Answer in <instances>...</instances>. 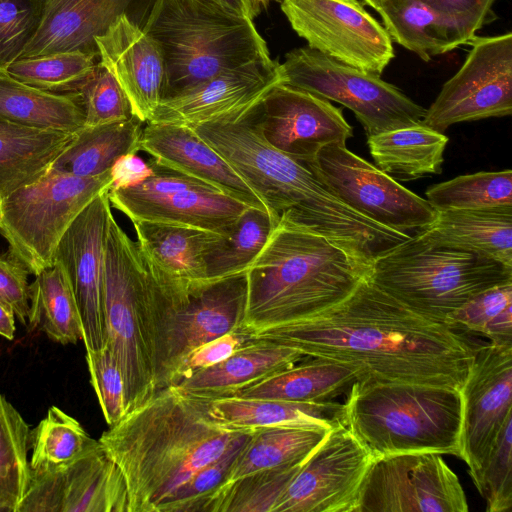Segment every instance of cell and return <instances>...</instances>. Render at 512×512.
I'll return each instance as SVG.
<instances>
[{
    "label": "cell",
    "instance_id": "obj_20",
    "mask_svg": "<svg viewBox=\"0 0 512 512\" xmlns=\"http://www.w3.org/2000/svg\"><path fill=\"white\" fill-rule=\"evenodd\" d=\"M264 139L274 148L305 164L332 143H345L353 129L342 110L328 100L279 83L253 108Z\"/></svg>",
    "mask_w": 512,
    "mask_h": 512
},
{
    "label": "cell",
    "instance_id": "obj_8",
    "mask_svg": "<svg viewBox=\"0 0 512 512\" xmlns=\"http://www.w3.org/2000/svg\"><path fill=\"white\" fill-rule=\"evenodd\" d=\"M246 302V272L189 286L159 282L147 272L146 319L156 391L175 384L194 349L242 331Z\"/></svg>",
    "mask_w": 512,
    "mask_h": 512
},
{
    "label": "cell",
    "instance_id": "obj_15",
    "mask_svg": "<svg viewBox=\"0 0 512 512\" xmlns=\"http://www.w3.org/2000/svg\"><path fill=\"white\" fill-rule=\"evenodd\" d=\"M374 458L344 423L306 458L273 512H358Z\"/></svg>",
    "mask_w": 512,
    "mask_h": 512
},
{
    "label": "cell",
    "instance_id": "obj_51",
    "mask_svg": "<svg viewBox=\"0 0 512 512\" xmlns=\"http://www.w3.org/2000/svg\"><path fill=\"white\" fill-rule=\"evenodd\" d=\"M28 275L27 269L9 253L0 255V301L24 326L29 313Z\"/></svg>",
    "mask_w": 512,
    "mask_h": 512
},
{
    "label": "cell",
    "instance_id": "obj_44",
    "mask_svg": "<svg viewBox=\"0 0 512 512\" xmlns=\"http://www.w3.org/2000/svg\"><path fill=\"white\" fill-rule=\"evenodd\" d=\"M447 324L482 333L495 343L512 344V282L475 295L449 316Z\"/></svg>",
    "mask_w": 512,
    "mask_h": 512
},
{
    "label": "cell",
    "instance_id": "obj_40",
    "mask_svg": "<svg viewBox=\"0 0 512 512\" xmlns=\"http://www.w3.org/2000/svg\"><path fill=\"white\" fill-rule=\"evenodd\" d=\"M97 443L79 421L59 407L51 406L46 416L30 430V469L40 471L69 463Z\"/></svg>",
    "mask_w": 512,
    "mask_h": 512
},
{
    "label": "cell",
    "instance_id": "obj_5",
    "mask_svg": "<svg viewBox=\"0 0 512 512\" xmlns=\"http://www.w3.org/2000/svg\"><path fill=\"white\" fill-rule=\"evenodd\" d=\"M142 28L164 59L162 100L223 72L270 59L253 20L209 0H153Z\"/></svg>",
    "mask_w": 512,
    "mask_h": 512
},
{
    "label": "cell",
    "instance_id": "obj_56",
    "mask_svg": "<svg viewBox=\"0 0 512 512\" xmlns=\"http://www.w3.org/2000/svg\"><path fill=\"white\" fill-rule=\"evenodd\" d=\"M254 6L261 12L262 8H267L271 2L281 3L282 0H251Z\"/></svg>",
    "mask_w": 512,
    "mask_h": 512
},
{
    "label": "cell",
    "instance_id": "obj_42",
    "mask_svg": "<svg viewBox=\"0 0 512 512\" xmlns=\"http://www.w3.org/2000/svg\"><path fill=\"white\" fill-rule=\"evenodd\" d=\"M97 57L80 51L22 57L6 70L14 79L52 93H77L93 72Z\"/></svg>",
    "mask_w": 512,
    "mask_h": 512
},
{
    "label": "cell",
    "instance_id": "obj_21",
    "mask_svg": "<svg viewBox=\"0 0 512 512\" xmlns=\"http://www.w3.org/2000/svg\"><path fill=\"white\" fill-rule=\"evenodd\" d=\"M281 82L277 60L255 61L163 99L150 122L194 128L252 108Z\"/></svg>",
    "mask_w": 512,
    "mask_h": 512
},
{
    "label": "cell",
    "instance_id": "obj_19",
    "mask_svg": "<svg viewBox=\"0 0 512 512\" xmlns=\"http://www.w3.org/2000/svg\"><path fill=\"white\" fill-rule=\"evenodd\" d=\"M111 208L108 191L96 196L67 228L54 253L74 293L87 351L106 346L102 285Z\"/></svg>",
    "mask_w": 512,
    "mask_h": 512
},
{
    "label": "cell",
    "instance_id": "obj_25",
    "mask_svg": "<svg viewBox=\"0 0 512 512\" xmlns=\"http://www.w3.org/2000/svg\"><path fill=\"white\" fill-rule=\"evenodd\" d=\"M136 243L149 276L189 286L207 281V258L224 235L183 225L132 222Z\"/></svg>",
    "mask_w": 512,
    "mask_h": 512
},
{
    "label": "cell",
    "instance_id": "obj_37",
    "mask_svg": "<svg viewBox=\"0 0 512 512\" xmlns=\"http://www.w3.org/2000/svg\"><path fill=\"white\" fill-rule=\"evenodd\" d=\"M329 431L300 427H275L254 431L218 488L255 472L305 460Z\"/></svg>",
    "mask_w": 512,
    "mask_h": 512
},
{
    "label": "cell",
    "instance_id": "obj_46",
    "mask_svg": "<svg viewBox=\"0 0 512 512\" xmlns=\"http://www.w3.org/2000/svg\"><path fill=\"white\" fill-rule=\"evenodd\" d=\"M253 432L240 433L218 459L192 475L159 507L157 512L201 511L203 502L224 481L234 460Z\"/></svg>",
    "mask_w": 512,
    "mask_h": 512
},
{
    "label": "cell",
    "instance_id": "obj_30",
    "mask_svg": "<svg viewBox=\"0 0 512 512\" xmlns=\"http://www.w3.org/2000/svg\"><path fill=\"white\" fill-rule=\"evenodd\" d=\"M363 376L356 365L322 357L306 360L237 391L242 398L291 402L329 401Z\"/></svg>",
    "mask_w": 512,
    "mask_h": 512
},
{
    "label": "cell",
    "instance_id": "obj_9",
    "mask_svg": "<svg viewBox=\"0 0 512 512\" xmlns=\"http://www.w3.org/2000/svg\"><path fill=\"white\" fill-rule=\"evenodd\" d=\"M146 287L147 270L137 243L112 215L105 244L102 301L106 345L123 375L126 413L156 392L147 332Z\"/></svg>",
    "mask_w": 512,
    "mask_h": 512
},
{
    "label": "cell",
    "instance_id": "obj_35",
    "mask_svg": "<svg viewBox=\"0 0 512 512\" xmlns=\"http://www.w3.org/2000/svg\"><path fill=\"white\" fill-rule=\"evenodd\" d=\"M378 12L392 41L424 61L471 41L419 0H384Z\"/></svg>",
    "mask_w": 512,
    "mask_h": 512
},
{
    "label": "cell",
    "instance_id": "obj_41",
    "mask_svg": "<svg viewBox=\"0 0 512 512\" xmlns=\"http://www.w3.org/2000/svg\"><path fill=\"white\" fill-rule=\"evenodd\" d=\"M275 223L268 212L249 207L232 232L212 249L207 258V281L246 272L267 241Z\"/></svg>",
    "mask_w": 512,
    "mask_h": 512
},
{
    "label": "cell",
    "instance_id": "obj_32",
    "mask_svg": "<svg viewBox=\"0 0 512 512\" xmlns=\"http://www.w3.org/2000/svg\"><path fill=\"white\" fill-rule=\"evenodd\" d=\"M143 124L132 116L126 120L84 126L48 168L78 177L105 173L121 156L140 151Z\"/></svg>",
    "mask_w": 512,
    "mask_h": 512
},
{
    "label": "cell",
    "instance_id": "obj_52",
    "mask_svg": "<svg viewBox=\"0 0 512 512\" xmlns=\"http://www.w3.org/2000/svg\"><path fill=\"white\" fill-rule=\"evenodd\" d=\"M248 339L242 331H234L200 345L184 358L174 385L197 371L224 361Z\"/></svg>",
    "mask_w": 512,
    "mask_h": 512
},
{
    "label": "cell",
    "instance_id": "obj_28",
    "mask_svg": "<svg viewBox=\"0 0 512 512\" xmlns=\"http://www.w3.org/2000/svg\"><path fill=\"white\" fill-rule=\"evenodd\" d=\"M208 416L234 432L275 427L331 430L344 423V404L335 401L291 402L264 398L226 396L205 400Z\"/></svg>",
    "mask_w": 512,
    "mask_h": 512
},
{
    "label": "cell",
    "instance_id": "obj_29",
    "mask_svg": "<svg viewBox=\"0 0 512 512\" xmlns=\"http://www.w3.org/2000/svg\"><path fill=\"white\" fill-rule=\"evenodd\" d=\"M416 233L512 267V206L436 212L432 223Z\"/></svg>",
    "mask_w": 512,
    "mask_h": 512
},
{
    "label": "cell",
    "instance_id": "obj_27",
    "mask_svg": "<svg viewBox=\"0 0 512 512\" xmlns=\"http://www.w3.org/2000/svg\"><path fill=\"white\" fill-rule=\"evenodd\" d=\"M305 357L296 348L266 339L249 338L224 361L197 371L176 385L187 394L208 401L234 395L294 366Z\"/></svg>",
    "mask_w": 512,
    "mask_h": 512
},
{
    "label": "cell",
    "instance_id": "obj_48",
    "mask_svg": "<svg viewBox=\"0 0 512 512\" xmlns=\"http://www.w3.org/2000/svg\"><path fill=\"white\" fill-rule=\"evenodd\" d=\"M77 93L85 114L84 126L126 120L133 116L125 93L100 62Z\"/></svg>",
    "mask_w": 512,
    "mask_h": 512
},
{
    "label": "cell",
    "instance_id": "obj_23",
    "mask_svg": "<svg viewBox=\"0 0 512 512\" xmlns=\"http://www.w3.org/2000/svg\"><path fill=\"white\" fill-rule=\"evenodd\" d=\"M111 207L135 221L194 227L224 236L251 206L216 188L199 183L160 195H140L127 189L109 190Z\"/></svg>",
    "mask_w": 512,
    "mask_h": 512
},
{
    "label": "cell",
    "instance_id": "obj_10",
    "mask_svg": "<svg viewBox=\"0 0 512 512\" xmlns=\"http://www.w3.org/2000/svg\"><path fill=\"white\" fill-rule=\"evenodd\" d=\"M111 184L110 170L78 177L48 168L0 199V233L8 253L34 276L53 266L56 247L67 228Z\"/></svg>",
    "mask_w": 512,
    "mask_h": 512
},
{
    "label": "cell",
    "instance_id": "obj_47",
    "mask_svg": "<svg viewBox=\"0 0 512 512\" xmlns=\"http://www.w3.org/2000/svg\"><path fill=\"white\" fill-rule=\"evenodd\" d=\"M486 511L505 512L512 506V417L508 418L474 482Z\"/></svg>",
    "mask_w": 512,
    "mask_h": 512
},
{
    "label": "cell",
    "instance_id": "obj_7",
    "mask_svg": "<svg viewBox=\"0 0 512 512\" xmlns=\"http://www.w3.org/2000/svg\"><path fill=\"white\" fill-rule=\"evenodd\" d=\"M368 279L413 311L447 323L475 295L512 282V267L415 233L375 257Z\"/></svg>",
    "mask_w": 512,
    "mask_h": 512
},
{
    "label": "cell",
    "instance_id": "obj_24",
    "mask_svg": "<svg viewBox=\"0 0 512 512\" xmlns=\"http://www.w3.org/2000/svg\"><path fill=\"white\" fill-rule=\"evenodd\" d=\"M140 151L149 154L150 161L161 167L198 179L228 196L269 213L240 174L187 126L146 123Z\"/></svg>",
    "mask_w": 512,
    "mask_h": 512
},
{
    "label": "cell",
    "instance_id": "obj_49",
    "mask_svg": "<svg viewBox=\"0 0 512 512\" xmlns=\"http://www.w3.org/2000/svg\"><path fill=\"white\" fill-rule=\"evenodd\" d=\"M85 358L91 385L110 427L126 413L125 384L119 363L107 345L98 351L86 350Z\"/></svg>",
    "mask_w": 512,
    "mask_h": 512
},
{
    "label": "cell",
    "instance_id": "obj_12",
    "mask_svg": "<svg viewBox=\"0 0 512 512\" xmlns=\"http://www.w3.org/2000/svg\"><path fill=\"white\" fill-rule=\"evenodd\" d=\"M303 165L342 203L386 228L418 232L436 216L426 199L352 153L345 143L323 147Z\"/></svg>",
    "mask_w": 512,
    "mask_h": 512
},
{
    "label": "cell",
    "instance_id": "obj_53",
    "mask_svg": "<svg viewBox=\"0 0 512 512\" xmlns=\"http://www.w3.org/2000/svg\"><path fill=\"white\" fill-rule=\"evenodd\" d=\"M112 184L109 190H121L138 186L153 176V167L137 153L118 158L110 168Z\"/></svg>",
    "mask_w": 512,
    "mask_h": 512
},
{
    "label": "cell",
    "instance_id": "obj_1",
    "mask_svg": "<svg viewBox=\"0 0 512 512\" xmlns=\"http://www.w3.org/2000/svg\"><path fill=\"white\" fill-rule=\"evenodd\" d=\"M358 366L381 382L461 390L475 345L456 327L408 308L368 278L343 302L297 323L248 336Z\"/></svg>",
    "mask_w": 512,
    "mask_h": 512
},
{
    "label": "cell",
    "instance_id": "obj_33",
    "mask_svg": "<svg viewBox=\"0 0 512 512\" xmlns=\"http://www.w3.org/2000/svg\"><path fill=\"white\" fill-rule=\"evenodd\" d=\"M0 118L14 124L63 133L85 125L78 93H52L24 84L0 72Z\"/></svg>",
    "mask_w": 512,
    "mask_h": 512
},
{
    "label": "cell",
    "instance_id": "obj_6",
    "mask_svg": "<svg viewBox=\"0 0 512 512\" xmlns=\"http://www.w3.org/2000/svg\"><path fill=\"white\" fill-rule=\"evenodd\" d=\"M252 108L191 129L240 174L275 224L285 218L315 233L330 234L343 221L346 206L302 163L264 139Z\"/></svg>",
    "mask_w": 512,
    "mask_h": 512
},
{
    "label": "cell",
    "instance_id": "obj_3",
    "mask_svg": "<svg viewBox=\"0 0 512 512\" xmlns=\"http://www.w3.org/2000/svg\"><path fill=\"white\" fill-rule=\"evenodd\" d=\"M370 266L350 249L279 218L246 269L242 332L250 336L324 313L368 278Z\"/></svg>",
    "mask_w": 512,
    "mask_h": 512
},
{
    "label": "cell",
    "instance_id": "obj_31",
    "mask_svg": "<svg viewBox=\"0 0 512 512\" xmlns=\"http://www.w3.org/2000/svg\"><path fill=\"white\" fill-rule=\"evenodd\" d=\"M448 137L423 123L367 135L375 166L396 181L441 173Z\"/></svg>",
    "mask_w": 512,
    "mask_h": 512
},
{
    "label": "cell",
    "instance_id": "obj_26",
    "mask_svg": "<svg viewBox=\"0 0 512 512\" xmlns=\"http://www.w3.org/2000/svg\"><path fill=\"white\" fill-rule=\"evenodd\" d=\"M136 1L45 0L40 27L22 57L70 51L98 57L95 39L128 15Z\"/></svg>",
    "mask_w": 512,
    "mask_h": 512
},
{
    "label": "cell",
    "instance_id": "obj_39",
    "mask_svg": "<svg viewBox=\"0 0 512 512\" xmlns=\"http://www.w3.org/2000/svg\"><path fill=\"white\" fill-rule=\"evenodd\" d=\"M425 195L436 212L512 206V171L461 175L430 186Z\"/></svg>",
    "mask_w": 512,
    "mask_h": 512
},
{
    "label": "cell",
    "instance_id": "obj_14",
    "mask_svg": "<svg viewBox=\"0 0 512 512\" xmlns=\"http://www.w3.org/2000/svg\"><path fill=\"white\" fill-rule=\"evenodd\" d=\"M464 64L445 82L422 123L443 133L453 124L512 113V33L475 36Z\"/></svg>",
    "mask_w": 512,
    "mask_h": 512
},
{
    "label": "cell",
    "instance_id": "obj_43",
    "mask_svg": "<svg viewBox=\"0 0 512 512\" xmlns=\"http://www.w3.org/2000/svg\"><path fill=\"white\" fill-rule=\"evenodd\" d=\"M29 437L28 423L0 393V490L18 507L31 479Z\"/></svg>",
    "mask_w": 512,
    "mask_h": 512
},
{
    "label": "cell",
    "instance_id": "obj_50",
    "mask_svg": "<svg viewBox=\"0 0 512 512\" xmlns=\"http://www.w3.org/2000/svg\"><path fill=\"white\" fill-rule=\"evenodd\" d=\"M439 17L458 27L470 40L489 19L495 0H419Z\"/></svg>",
    "mask_w": 512,
    "mask_h": 512
},
{
    "label": "cell",
    "instance_id": "obj_11",
    "mask_svg": "<svg viewBox=\"0 0 512 512\" xmlns=\"http://www.w3.org/2000/svg\"><path fill=\"white\" fill-rule=\"evenodd\" d=\"M283 84L350 109L367 135L422 123L426 109L380 75L341 63L309 46L286 54Z\"/></svg>",
    "mask_w": 512,
    "mask_h": 512
},
{
    "label": "cell",
    "instance_id": "obj_34",
    "mask_svg": "<svg viewBox=\"0 0 512 512\" xmlns=\"http://www.w3.org/2000/svg\"><path fill=\"white\" fill-rule=\"evenodd\" d=\"M74 135L0 118V199L40 177Z\"/></svg>",
    "mask_w": 512,
    "mask_h": 512
},
{
    "label": "cell",
    "instance_id": "obj_54",
    "mask_svg": "<svg viewBox=\"0 0 512 512\" xmlns=\"http://www.w3.org/2000/svg\"><path fill=\"white\" fill-rule=\"evenodd\" d=\"M217 5L253 20L260 11L251 0H209Z\"/></svg>",
    "mask_w": 512,
    "mask_h": 512
},
{
    "label": "cell",
    "instance_id": "obj_2",
    "mask_svg": "<svg viewBox=\"0 0 512 512\" xmlns=\"http://www.w3.org/2000/svg\"><path fill=\"white\" fill-rule=\"evenodd\" d=\"M240 433L212 421L205 400L170 385L127 412L98 441L124 476L129 512H157Z\"/></svg>",
    "mask_w": 512,
    "mask_h": 512
},
{
    "label": "cell",
    "instance_id": "obj_55",
    "mask_svg": "<svg viewBox=\"0 0 512 512\" xmlns=\"http://www.w3.org/2000/svg\"><path fill=\"white\" fill-rule=\"evenodd\" d=\"M16 331L13 311L0 301V336L12 340Z\"/></svg>",
    "mask_w": 512,
    "mask_h": 512
},
{
    "label": "cell",
    "instance_id": "obj_22",
    "mask_svg": "<svg viewBox=\"0 0 512 512\" xmlns=\"http://www.w3.org/2000/svg\"><path fill=\"white\" fill-rule=\"evenodd\" d=\"M95 41L99 62L120 85L133 116L150 122L162 101L165 78L164 59L156 41L127 14Z\"/></svg>",
    "mask_w": 512,
    "mask_h": 512
},
{
    "label": "cell",
    "instance_id": "obj_17",
    "mask_svg": "<svg viewBox=\"0 0 512 512\" xmlns=\"http://www.w3.org/2000/svg\"><path fill=\"white\" fill-rule=\"evenodd\" d=\"M17 512H129L126 482L98 441L69 463L31 471Z\"/></svg>",
    "mask_w": 512,
    "mask_h": 512
},
{
    "label": "cell",
    "instance_id": "obj_38",
    "mask_svg": "<svg viewBox=\"0 0 512 512\" xmlns=\"http://www.w3.org/2000/svg\"><path fill=\"white\" fill-rule=\"evenodd\" d=\"M305 460L255 472L218 488L203 502L201 511L273 512L279 498Z\"/></svg>",
    "mask_w": 512,
    "mask_h": 512
},
{
    "label": "cell",
    "instance_id": "obj_36",
    "mask_svg": "<svg viewBox=\"0 0 512 512\" xmlns=\"http://www.w3.org/2000/svg\"><path fill=\"white\" fill-rule=\"evenodd\" d=\"M30 331L44 332L53 342L67 345L83 340V327L76 299L62 267L42 270L29 285Z\"/></svg>",
    "mask_w": 512,
    "mask_h": 512
},
{
    "label": "cell",
    "instance_id": "obj_18",
    "mask_svg": "<svg viewBox=\"0 0 512 512\" xmlns=\"http://www.w3.org/2000/svg\"><path fill=\"white\" fill-rule=\"evenodd\" d=\"M462 452L473 483L508 418L512 417V344L475 345L461 389Z\"/></svg>",
    "mask_w": 512,
    "mask_h": 512
},
{
    "label": "cell",
    "instance_id": "obj_45",
    "mask_svg": "<svg viewBox=\"0 0 512 512\" xmlns=\"http://www.w3.org/2000/svg\"><path fill=\"white\" fill-rule=\"evenodd\" d=\"M45 0H0V72L20 59L35 37Z\"/></svg>",
    "mask_w": 512,
    "mask_h": 512
},
{
    "label": "cell",
    "instance_id": "obj_13",
    "mask_svg": "<svg viewBox=\"0 0 512 512\" xmlns=\"http://www.w3.org/2000/svg\"><path fill=\"white\" fill-rule=\"evenodd\" d=\"M281 10L310 48L381 75L394 58L388 32L356 0H282Z\"/></svg>",
    "mask_w": 512,
    "mask_h": 512
},
{
    "label": "cell",
    "instance_id": "obj_57",
    "mask_svg": "<svg viewBox=\"0 0 512 512\" xmlns=\"http://www.w3.org/2000/svg\"><path fill=\"white\" fill-rule=\"evenodd\" d=\"M362 1L378 12L380 9V6L384 0H362Z\"/></svg>",
    "mask_w": 512,
    "mask_h": 512
},
{
    "label": "cell",
    "instance_id": "obj_4",
    "mask_svg": "<svg viewBox=\"0 0 512 512\" xmlns=\"http://www.w3.org/2000/svg\"><path fill=\"white\" fill-rule=\"evenodd\" d=\"M461 390L381 382L367 376L348 389L344 424L374 459L410 452L461 458Z\"/></svg>",
    "mask_w": 512,
    "mask_h": 512
},
{
    "label": "cell",
    "instance_id": "obj_16",
    "mask_svg": "<svg viewBox=\"0 0 512 512\" xmlns=\"http://www.w3.org/2000/svg\"><path fill=\"white\" fill-rule=\"evenodd\" d=\"M458 476L435 452L374 459L358 512H467Z\"/></svg>",
    "mask_w": 512,
    "mask_h": 512
}]
</instances>
